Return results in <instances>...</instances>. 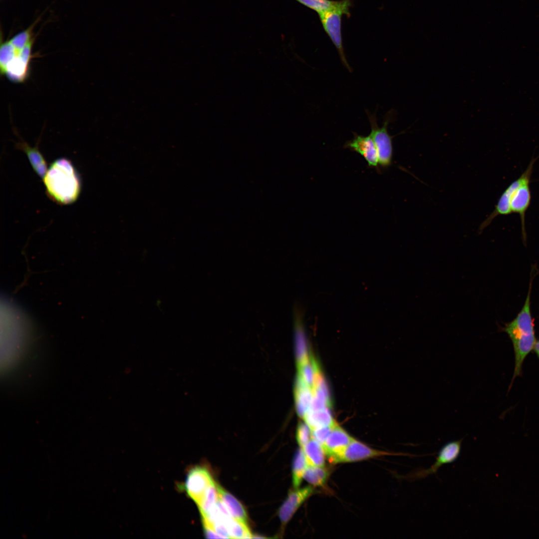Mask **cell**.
Wrapping results in <instances>:
<instances>
[{"label":"cell","mask_w":539,"mask_h":539,"mask_svg":"<svg viewBox=\"0 0 539 539\" xmlns=\"http://www.w3.org/2000/svg\"><path fill=\"white\" fill-rule=\"evenodd\" d=\"M308 465L324 466L326 454L322 445L312 438L302 448Z\"/></svg>","instance_id":"cell-17"},{"label":"cell","mask_w":539,"mask_h":539,"mask_svg":"<svg viewBox=\"0 0 539 539\" xmlns=\"http://www.w3.org/2000/svg\"><path fill=\"white\" fill-rule=\"evenodd\" d=\"M204 530L205 535L207 538L222 539V538L217 534V533L213 528L208 527H204Z\"/></svg>","instance_id":"cell-28"},{"label":"cell","mask_w":539,"mask_h":539,"mask_svg":"<svg viewBox=\"0 0 539 539\" xmlns=\"http://www.w3.org/2000/svg\"><path fill=\"white\" fill-rule=\"evenodd\" d=\"M311 486L301 489L296 488L290 491L280 507L278 516L282 525H285L292 518L297 510L314 492Z\"/></svg>","instance_id":"cell-10"},{"label":"cell","mask_w":539,"mask_h":539,"mask_svg":"<svg viewBox=\"0 0 539 539\" xmlns=\"http://www.w3.org/2000/svg\"><path fill=\"white\" fill-rule=\"evenodd\" d=\"M218 485L214 481L209 486L201 502L197 505L201 517L207 515L219 500L220 497Z\"/></svg>","instance_id":"cell-22"},{"label":"cell","mask_w":539,"mask_h":539,"mask_svg":"<svg viewBox=\"0 0 539 539\" xmlns=\"http://www.w3.org/2000/svg\"><path fill=\"white\" fill-rule=\"evenodd\" d=\"M214 481L207 470L202 467H195L188 473L184 489L188 495L198 505L201 502L209 486Z\"/></svg>","instance_id":"cell-8"},{"label":"cell","mask_w":539,"mask_h":539,"mask_svg":"<svg viewBox=\"0 0 539 539\" xmlns=\"http://www.w3.org/2000/svg\"><path fill=\"white\" fill-rule=\"evenodd\" d=\"M312 439L311 430L305 423H300L297 428L296 439L300 447L303 448Z\"/></svg>","instance_id":"cell-26"},{"label":"cell","mask_w":539,"mask_h":539,"mask_svg":"<svg viewBox=\"0 0 539 539\" xmlns=\"http://www.w3.org/2000/svg\"><path fill=\"white\" fill-rule=\"evenodd\" d=\"M396 454L372 449L353 439L339 453L328 458L331 463L337 464L360 461L379 456Z\"/></svg>","instance_id":"cell-7"},{"label":"cell","mask_w":539,"mask_h":539,"mask_svg":"<svg viewBox=\"0 0 539 539\" xmlns=\"http://www.w3.org/2000/svg\"><path fill=\"white\" fill-rule=\"evenodd\" d=\"M531 283L524 305L516 318L506 325L504 331L510 336L514 348L515 366L513 379L520 375L523 362L534 349L536 339L530 309Z\"/></svg>","instance_id":"cell-2"},{"label":"cell","mask_w":539,"mask_h":539,"mask_svg":"<svg viewBox=\"0 0 539 539\" xmlns=\"http://www.w3.org/2000/svg\"><path fill=\"white\" fill-rule=\"evenodd\" d=\"M367 113L371 125L370 135L376 147L378 164L381 167L387 168L392 164L393 153L392 137L388 131V126L392 119L393 112L388 113L381 127L378 126L376 115L368 112Z\"/></svg>","instance_id":"cell-4"},{"label":"cell","mask_w":539,"mask_h":539,"mask_svg":"<svg viewBox=\"0 0 539 539\" xmlns=\"http://www.w3.org/2000/svg\"><path fill=\"white\" fill-rule=\"evenodd\" d=\"M219 497L226 505L231 516L247 523V514L243 505L233 496L218 485Z\"/></svg>","instance_id":"cell-16"},{"label":"cell","mask_w":539,"mask_h":539,"mask_svg":"<svg viewBox=\"0 0 539 539\" xmlns=\"http://www.w3.org/2000/svg\"><path fill=\"white\" fill-rule=\"evenodd\" d=\"M298 376L312 389L316 374L319 370L315 360L309 356L304 360L297 363Z\"/></svg>","instance_id":"cell-18"},{"label":"cell","mask_w":539,"mask_h":539,"mask_svg":"<svg viewBox=\"0 0 539 539\" xmlns=\"http://www.w3.org/2000/svg\"><path fill=\"white\" fill-rule=\"evenodd\" d=\"M330 475L329 470L324 466L308 465L303 479L315 487H322L327 482Z\"/></svg>","instance_id":"cell-19"},{"label":"cell","mask_w":539,"mask_h":539,"mask_svg":"<svg viewBox=\"0 0 539 539\" xmlns=\"http://www.w3.org/2000/svg\"><path fill=\"white\" fill-rule=\"evenodd\" d=\"M353 439L352 437L336 423L333 427L322 446L326 456L329 458L339 453Z\"/></svg>","instance_id":"cell-12"},{"label":"cell","mask_w":539,"mask_h":539,"mask_svg":"<svg viewBox=\"0 0 539 539\" xmlns=\"http://www.w3.org/2000/svg\"><path fill=\"white\" fill-rule=\"evenodd\" d=\"M312 400V389L298 376L295 386V400L296 412L300 417L303 418L309 411Z\"/></svg>","instance_id":"cell-13"},{"label":"cell","mask_w":539,"mask_h":539,"mask_svg":"<svg viewBox=\"0 0 539 539\" xmlns=\"http://www.w3.org/2000/svg\"><path fill=\"white\" fill-rule=\"evenodd\" d=\"M531 178H529L513 191L510 199V208L512 213L520 216L522 230L524 240H526L525 215L531 203V194L530 188Z\"/></svg>","instance_id":"cell-9"},{"label":"cell","mask_w":539,"mask_h":539,"mask_svg":"<svg viewBox=\"0 0 539 539\" xmlns=\"http://www.w3.org/2000/svg\"><path fill=\"white\" fill-rule=\"evenodd\" d=\"M534 349L539 357V340L536 341Z\"/></svg>","instance_id":"cell-29"},{"label":"cell","mask_w":539,"mask_h":539,"mask_svg":"<svg viewBox=\"0 0 539 539\" xmlns=\"http://www.w3.org/2000/svg\"><path fill=\"white\" fill-rule=\"evenodd\" d=\"M224 523L231 538H253V535L250 532L246 523L236 519L232 517L227 519Z\"/></svg>","instance_id":"cell-21"},{"label":"cell","mask_w":539,"mask_h":539,"mask_svg":"<svg viewBox=\"0 0 539 539\" xmlns=\"http://www.w3.org/2000/svg\"><path fill=\"white\" fill-rule=\"evenodd\" d=\"M351 4V0H337V4L333 8L318 13L324 30L336 48L343 65L349 72H351L352 69L344 51L341 24L342 15H350L349 7Z\"/></svg>","instance_id":"cell-3"},{"label":"cell","mask_w":539,"mask_h":539,"mask_svg":"<svg viewBox=\"0 0 539 539\" xmlns=\"http://www.w3.org/2000/svg\"><path fill=\"white\" fill-rule=\"evenodd\" d=\"M536 159H532L526 170L520 177L513 181L503 192L495 206L494 211L481 224L479 227L478 233L481 234L483 231L488 227L498 216L508 215L512 213L510 208V199L511 194L515 188L522 183L528 178L531 177L533 166Z\"/></svg>","instance_id":"cell-6"},{"label":"cell","mask_w":539,"mask_h":539,"mask_svg":"<svg viewBox=\"0 0 539 539\" xmlns=\"http://www.w3.org/2000/svg\"><path fill=\"white\" fill-rule=\"evenodd\" d=\"M462 441V439L447 443L441 448L436 462L430 468L416 469L406 475V478L410 481L422 479L436 473L442 465L454 462L460 455Z\"/></svg>","instance_id":"cell-5"},{"label":"cell","mask_w":539,"mask_h":539,"mask_svg":"<svg viewBox=\"0 0 539 539\" xmlns=\"http://www.w3.org/2000/svg\"><path fill=\"white\" fill-rule=\"evenodd\" d=\"M16 146L17 148L25 153L33 170L39 177L43 179L48 168L45 159L37 146L31 147L24 141L17 143Z\"/></svg>","instance_id":"cell-14"},{"label":"cell","mask_w":539,"mask_h":539,"mask_svg":"<svg viewBox=\"0 0 539 539\" xmlns=\"http://www.w3.org/2000/svg\"><path fill=\"white\" fill-rule=\"evenodd\" d=\"M35 24V22L33 23L27 29L15 35L9 40L15 49L18 52H20V51L32 38V30Z\"/></svg>","instance_id":"cell-25"},{"label":"cell","mask_w":539,"mask_h":539,"mask_svg":"<svg viewBox=\"0 0 539 539\" xmlns=\"http://www.w3.org/2000/svg\"><path fill=\"white\" fill-rule=\"evenodd\" d=\"M301 4L320 13L333 8L337 1L330 0H296Z\"/></svg>","instance_id":"cell-24"},{"label":"cell","mask_w":539,"mask_h":539,"mask_svg":"<svg viewBox=\"0 0 539 539\" xmlns=\"http://www.w3.org/2000/svg\"><path fill=\"white\" fill-rule=\"evenodd\" d=\"M19 53L10 40L1 44L0 48V70L1 74L7 65Z\"/></svg>","instance_id":"cell-23"},{"label":"cell","mask_w":539,"mask_h":539,"mask_svg":"<svg viewBox=\"0 0 539 539\" xmlns=\"http://www.w3.org/2000/svg\"><path fill=\"white\" fill-rule=\"evenodd\" d=\"M307 466L304 451L300 448L296 452L292 463V479L295 489L298 488L300 485Z\"/></svg>","instance_id":"cell-20"},{"label":"cell","mask_w":539,"mask_h":539,"mask_svg":"<svg viewBox=\"0 0 539 539\" xmlns=\"http://www.w3.org/2000/svg\"><path fill=\"white\" fill-rule=\"evenodd\" d=\"M353 139L345 143L344 148L359 154L369 167H376L378 164V155L374 142L370 134L365 136L353 133Z\"/></svg>","instance_id":"cell-11"},{"label":"cell","mask_w":539,"mask_h":539,"mask_svg":"<svg viewBox=\"0 0 539 539\" xmlns=\"http://www.w3.org/2000/svg\"><path fill=\"white\" fill-rule=\"evenodd\" d=\"M334 425L311 430L312 438L317 441L322 446Z\"/></svg>","instance_id":"cell-27"},{"label":"cell","mask_w":539,"mask_h":539,"mask_svg":"<svg viewBox=\"0 0 539 539\" xmlns=\"http://www.w3.org/2000/svg\"><path fill=\"white\" fill-rule=\"evenodd\" d=\"M43 180L48 196L57 204H72L80 195V176L71 161L65 158L53 161Z\"/></svg>","instance_id":"cell-1"},{"label":"cell","mask_w":539,"mask_h":539,"mask_svg":"<svg viewBox=\"0 0 539 539\" xmlns=\"http://www.w3.org/2000/svg\"><path fill=\"white\" fill-rule=\"evenodd\" d=\"M303 419L311 430L333 426L336 423L328 407L317 410H309Z\"/></svg>","instance_id":"cell-15"}]
</instances>
